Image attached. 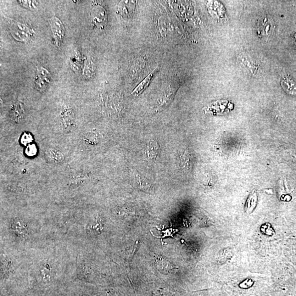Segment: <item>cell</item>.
Returning <instances> with one entry per match:
<instances>
[{"mask_svg":"<svg viewBox=\"0 0 296 296\" xmlns=\"http://www.w3.org/2000/svg\"><path fill=\"white\" fill-rule=\"evenodd\" d=\"M51 81V74L42 66L38 67L35 77V85L38 91L44 92Z\"/></svg>","mask_w":296,"mask_h":296,"instance_id":"cell-1","label":"cell"},{"mask_svg":"<svg viewBox=\"0 0 296 296\" xmlns=\"http://www.w3.org/2000/svg\"><path fill=\"white\" fill-rule=\"evenodd\" d=\"M50 26L51 27L55 44L59 46L65 35L64 25L59 18L54 16L50 19Z\"/></svg>","mask_w":296,"mask_h":296,"instance_id":"cell-2","label":"cell"},{"mask_svg":"<svg viewBox=\"0 0 296 296\" xmlns=\"http://www.w3.org/2000/svg\"><path fill=\"white\" fill-rule=\"evenodd\" d=\"M11 116H12V120L18 123L24 119V110L20 103H17L15 104L12 110Z\"/></svg>","mask_w":296,"mask_h":296,"instance_id":"cell-3","label":"cell"},{"mask_svg":"<svg viewBox=\"0 0 296 296\" xmlns=\"http://www.w3.org/2000/svg\"><path fill=\"white\" fill-rule=\"evenodd\" d=\"M61 120L66 128L72 126L74 124V115L70 109H64L61 113Z\"/></svg>","mask_w":296,"mask_h":296,"instance_id":"cell-4","label":"cell"},{"mask_svg":"<svg viewBox=\"0 0 296 296\" xmlns=\"http://www.w3.org/2000/svg\"><path fill=\"white\" fill-rule=\"evenodd\" d=\"M159 153V147L157 142L152 141L149 143L147 148L148 158L155 159L158 158Z\"/></svg>","mask_w":296,"mask_h":296,"instance_id":"cell-5","label":"cell"},{"mask_svg":"<svg viewBox=\"0 0 296 296\" xmlns=\"http://www.w3.org/2000/svg\"><path fill=\"white\" fill-rule=\"evenodd\" d=\"M95 72V65L91 59H87L85 61L84 69L83 71V76L86 79H90Z\"/></svg>","mask_w":296,"mask_h":296,"instance_id":"cell-6","label":"cell"},{"mask_svg":"<svg viewBox=\"0 0 296 296\" xmlns=\"http://www.w3.org/2000/svg\"><path fill=\"white\" fill-rule=\"evenodd\" d=\"M105 12L104 8L100 6H95L92 9L91 16L94 23H101L102 19H104L105 15H100Z\"/></svg>","mask_w":296,"mask_h":296,"instance_id":"cell-7","label":"cell"},{"mask_svg":"<svg viewBox=\"0 0 296 296\" xmlns=\"http://www.w3.org/2000/svg\"><path fill=\"white\" fill-rule=\"evenodd\" d=\"M155 71L150 74L135 89L132 94H139L142 93L149 85L151 80L153 79Z\"/></svg>","mask_w":296,"mask_h":296,"instance_id":"cell-8","label":"cell"},{"mask_svg":"<svg viewBox=\"0 0 296 296\" xmlns=\"http://www.w3.org/2000/svg\"><path fill=\"white\" fill-rule=\"evenodd\" d=\"M285 91L290 94H296V83L289 79H284L281 83Z\"/></svg>","mask_w":296,"mask_h":296,"instance_id":"cell-9","label":"cell"},{"mask_svg":"<svg viewBox=\"0 0 296 296\" xmlns=\"http://www.w3.org/2000/svg\"><path fill=\"white\" fill-rule=\"evenodd\" d=\"M48 155L50 159L55 162V163H60L64 159L63 154L56 150H49L48 152Z\"/></svg>","mask_w":296,"mask_h":296,"instance_id":"cell-10","label":"cell"},{"mask_svg":"<svg viewBox=\"0 0 296 296\" xmlns=\"http://www.w3.org/2000/svg\"><path fill=\"white\" fill-rule=\"evenodd\" d=\"M272 22V20L268 19H265L262 20L261 23L262 25L260 26V28L262 32H263L262 33H264V35H268L272 32L273 25Z\"/></svg>","mask_w":296,"mask_h":296,"instance_id":"cell-11","label":"cell"},{"mask_svg":"<svg viewBox=\"0 0 296 296\" xmlns=\"http://www.w3.org/2000/svg\"><path fill=\"white\" fill-rule=\"evenodd\" d=\"M70 60L72 69L75 71L79 70L81 61L80 54L77 52L75 54L72 55Z\"/></svg>","mask_w":296,"mask_h":296,"instance_id":"cell-12","label":"cell"},{"mask_svg":"<svg viewBox=\"0 0 296 296\" xmlns=\"http://www.w3.org/2000/svg\"><path fill=\"white\" fill-rule=\"evenodd\" d=\"M137 182L139 187L146 191H152L153 190V186L149 183L148 182L143 180V178L139 176L137 178Z\"/></svg>","mask_w":296,"mask_h":296,"instance_id":"cell-13","label":"cell"},{"mask_svg":"<svg viewBox=\"0 0 296 296\" xmlns=\"http://www.w3.org/2000/svg\"><path fill=\"white\" fill-rule=\"evenodd\" d=\"M19 3L26 8L33 9L38 5V2L36 1H19Z\"/></svg>","mask_w":296,"mask_h":296,"instance_id":"cell-14","label":"cell"},{"mask_svg":"<svg viewBox=\"0 0 296 296\" xmlns=\"http://www.w3.org/2000/svg\"><path fill=\"white\" fill-rule=\"evenodd\" d=\"M37 153V148L34 144H30L26 149V154L29 156H35Z\"/></svg>","mask_w":296,"mask_h":296,"instance_id":"cell-15","label":"cell"},{"mask_svg":"<svg viewBox=\"0 0 296 296\" xmlns=\"http://www.w3.org/2000/svg\"><path fill=\"white\" fill-rule=\"evenodd\" d=\"M32 136L28 133H24L21 138V143L24 145L30 143L32 141Z\"/></svg>","mask_w":296,"mask_h":296,"instance_id":"cell-16","label":"cell"}]
</instances>
